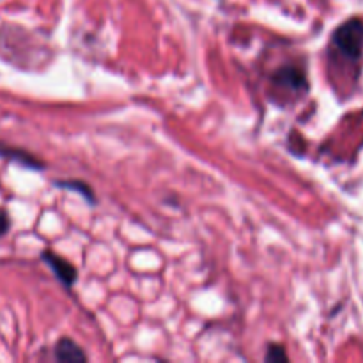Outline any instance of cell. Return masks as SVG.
I'll return each mask as SVG.
<instances>
[{
	"mask_svg": "<svg viewBox=\"0 0 363 363\" xmlns=\"http://www.w3.org/2000/svg\"><path fill=\"white\" fill-rule=\"evenodd\" d=\"M333 52L339 53L347 62H358L363 53V20L353 18L340 25L332 38Z\"/></svg>",
	"mask_w": 363,
	"mask_h": 363,
	"instance_id": "1",
	"label": "cell"
},
{
	"mask_svg": "<svg viewBox=\"0 0 363 363\" xmlns=\"http://www.w3.org/2000/svg\"><path fill=\"white\" fill-rule=\"evenodd\" d=\"M272 84L277 91H282L284 96L291 94H303L308 89L307 77H305V71L301 67L296 66H286L280 67L279 71H275L272 77Z\"/></svg>",
	"mask_w": 363,
	"mask_h": 363,
	"instance_id": "2",
	"label": "cell"
},
{
	"mask_svg": "<svg viewBox=\"0 0 363 363\" xmlns=\"http://www.w3.org/2000/svg\"><path fill=\"white\" fill-rule=\"evenodd\" d=\"M41 259L46 262V266H48V268L55 273L57 279H59L66 287H71L74 282H77L78 272H77V268H74V266L67 261V259L60 257V255H57L55 252H52V250L43 252Z\"/></svg>",
	"mask_w": 363,
	"mask_h": 363,
	"instance_id": "3",
	"label": "cell"
},
{
	"mask_svg": "<svg viewBox=\"0 0 363 363\" xmlns=\"http://www.w3.org/2000/svg\"><path fill=\"white\" fill-rule=\"evenodd\" d=\"M53 353H55L57 362H87L85 351L82 350L74 340L67 339V337H64V339H60L59 342H57Z\"/></svg>",
	"mask_w": 363,
	"mask_h": 363,
	"instance_id": "4",
	"label": "cell"
},
{
	"mask_svg": "<svg viewBox=\"0 0 363 363\" xmlns=\"http://www.w3.org/2000/svg\"><path fill=\"white\" fill-rule=\"evenodd\" d=\"M0 156L14 160V162L21 163V165L28 167V169H43V163L39 162V160H35L34 156L27 155V152L20 151V149H11V147H4V145H0Z\"/></svg>",
	"mask_w": 363,
	"mask_h": 363,
	"instance_id": "5",
	"label": "cell"
},
{
	"mask_svg": "<svg viewBox=\"0 0 363 363\" xmlns=\"http://www.w3.org/2000/svg\"><path fill=\"white\" fill-rule=\"evenodd\" d=\"M55 186L64 188V190H77L78 194L84 195V197L87 199V201L91 202V204H94V202H96V197H94V195H92V194H94V191H92V188L89 186L87 183H84V181H82V179L55 181Z\"/></svg>",
	"mask_w": 363,
	"mask_h": 363,
	"instance_id": "6",
	"label": "cell"
},
{
	"mask_svg": "<svg viewBox=\"0 0 363 363\" xmlns=\"http://www.w3.org/2000/svg\"><path fill=\"white\" fill-rule=\"evenodd\" d=\"M264 360L266 362H287L289 358H287L286 350H284L280 344H269L268 353H266Z\"/></svg>",
	"mask_w": 363,
	"mask_h": 363,
	"instance_id": "7",
	"label": "cell"
},
{
	"mask_svg": "<svg viewBox=\"0 0 363 363\" xmlns=\"http://www.w3.org/2000/svg\"><path fill=\"white\" fill-rule=\"evenodd\" d=\"M9 227H11L9 215H7L6 209L0 208V238H2L4 234H7V230H9Z\"/></svg>",
	"mask_w": 363,
	"mask_h": 363,
	"instance_id": "8",
	"label": "cell"
}]
</instances>
